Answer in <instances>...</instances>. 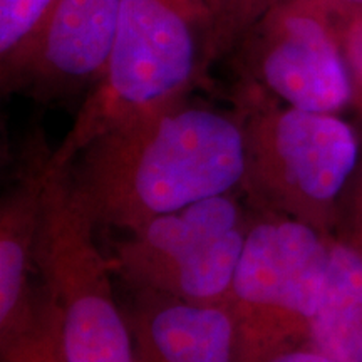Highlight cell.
<instances>
[{
	"label": "cell",
	"instance_id": "cell-12",
	"mask_svg": "<svg viewBox=\"0 0 362 362\" xmlns=\"http://www.w3.org/2000/svg\"><path fill=\"white\" fill-rule=\"evenodd\" d=\"M59 0H0V64L2 78L33 51Z\"/></svg>",
	"mask_w": 362,
	"mask_h": 362
},
{
	"label": "cell",
	"instance_id": "cell-7",
	"mask_svg": "<svg viewBox=\"0 0 362 362\" xmlns=\"http://www.w3.org/2000/svg\"><path fill=\"white\" fill-rule=\"evenodd\" d=\"M332 2H280L247 34L253 78L287 106L336 115L354 98L341 30L329 16Z\"/></svg>",
	"mask_w": 362,
	"mask_h": 362
},
{
	"label": "cell",
	"instance_id": "cell-1",
	"mask_svg": "<svg viewBox=\"0 0 362 362\" xmlns=\"http://www.w3.org/2000/svg\"><path fill=\"white\" fill-rule=\"evenodd\" d=\"M76 158L72 187L94 225L131 232L243 185V116L181 101L99 134Z\"/></svg>",
	"mask_w": 362,
	"mask_h": 362
},
{
	"label": "cell",
	"instance_id": "cell-16",
	"mask_svg": "<svg viewBox=\"0 0 362 362\" xmlns=\"http://www.w3.org/2000/svg\"><path fill=\"white\" fill-rule=\"evenodd\" d=\"M269 362H337L330 357L320 354L310 347H298V349H292L287 352H282V354L275 356L274 359Z\"/></svg>",
	"mask_w": 362,
	"mask_h": 362
},
{
	"label": "cell",
	"instance_id": "cell-17",
	"mask_svg": "<svg viewBox=\"0 0 362 362\" xmlns=\"http://www.w3.org/2000/svg\"><path fill=\"white\" fill-rule=\"evenodd\" d=\"M235 0H206L208 7H210L211 16H214V35H211V44H210V54H211V45H214L216 35L220 34V30L223 29L226 19H228L230 12H232Z\"/></svg>",
	"mask_w": 362,
	"mask_h": 362
},
{
	"label": "cell",
	"instance_id": "cell-18",
	"mask_svg": "<svg viewBox=\"0 0 362 362\" xmlns=\"http://www.w3.org/2000/svg\"><path fill=\"white\" fill-rule=\"evenodd\" d=\"M337 2H344V4H356V6H361L362 0H337Z\"/></svg>",
	"mask_w": 362,
	"mask_h": 362
},
{
	"label": "cell",
	"instance_id": "cell-11",
	"mask_svg": "<svg viewBox=\"0 0 362 362\" xmlns=\"http://www.w3.org/2000/svg\"><path fill=\"white\" fill-rule=\"evenodd\" d=\"M337 362H362V248L332 238L327 279L307 346Z\"/></svg>",
	"mask_w": 362,
	"mask_h": 362
},
{
	"label": "cell",
	"instance_id": "cell-13",
	"mask_svg": "<svg viewBox=\"0 0 362 362\" xmlns=\"http://www.w3.org/2000/svg\"><path fill=\"white\" fill-rule=\"evenodd\" d=\"M0 351L2 362H66L59 349L56 329L45 302L25 329L0 341Z\"/></svg>",
	"mask_w": 362,
	"mask_h": 362
},
{
	"label": "cell",
	"instance_id": "cell-9",
	"mask_svg": "<svg viewBox=\"0 0 362 362\" xmlns=\"http://www.w3.org/2000/svg\"><path fill=\"white\" fill-rule=\"evenodd\" d=\"M129 317L139 362H237L226 307L148 296Z\"/></svg>",
	"mask_w": 362,
	"mask_h": 362
},
{
	"label": "cell",
	"instance_id": "cell-10",
	"mask_svg": "<svg viewBox=\"0 0 362 362\" xmlns=\"http://www.w3.org/2000/svg\"><path fill=\"white\" fill-rule=\"evenodd\" d=\"M47 173L49 156L22 176L0 206V341L25 329L40 309L33 300L30 272L35 267Z\"/></svg>",
	"mask_w": 362,
	"mask_h": 362
},
{
	"label": "cell",
	"instance_id": "cell-14",
	"mask_svg": "<svg viewBox=\"0 0 362 362\" xmlns=\"http://www.w3.org/2000/svg\"><path fill=\"white\" fill-rule=\"evenodd\" d=\"M284 0H235L232 12L226 19L223 29L216 35L214 45H211L210 59L228 51L238 39L253 29L257 22H260L272 8L277 7Z\"/></svg>",
	"mask_w": 362,
	"mask_h": 362
},
{
	"label": "cell",
	"instance_id": "cell-6",
	"mask_svg": "<svg viewBox=\"0 0 362 362\" xmlns=\"http://www.w3.org/2000/svg\"><path fill=\"white\" fill-rule=\"evenodd\" d=\"M247 230L232 193L218 194L131 230L111 265L139 293L228 309Z\"/></svg>",
	"mask_w": 362,
	"mask_h": 362
},
{
	"label": "cell",
	"instance_id": "cell-15",
	"mask_svg": "<svg viewBox=\"0 0 362 362\" xmlns=\"http://www.w3.org/2000/svg\"><path fill=\"white\" fill-rule=\"evenodd\" d=\"M341 44L351 71L354 98L359 99L362 106V16L354 17L344 25L341 30Z\"/></svg>",
	"mask_w": 362,
	"mask_h": 362
},
{
	"label": "cell",
	"instance_id": "cell-19",
	"mask_svg": "<svg viewBox=\"0 0 362 362\" xmlns=\"http://www.w3.org/2000/svg\"><path fill=\"white\" fill-rule=\"evenodd\" d=\"M361 210H362V187H361ZM362 248V247H361Z\"/></svg>",
	"mask_w": 362,
	"mask_h": 362
},
{
	"label": "cell",
	"instance_id": "cell-5",
	"mask_svg": "<svg viewBox=\"0 0 362 362\" xmlns=\"http://www.w3.org/2000/svg\"><path fill=\"white\" fill-rule=\"evenodd\" d=\"M243 187L274 215L330 235L339 197L359 158L354 129L332 112L275 107L260 96L243 115Z\"/></svg>",
	"mask_w": 362,
	"mask_h": 362
},
{
	"label": "cell",
	"instance_id": "cell-3",
	"mask_svg": "<svg viewBox=\"0 0 362 362\" xmlns=\"http://www.w3.org/2000/svg\"><path fill=\"white\" fill-rule=\"evenodd\" d=\"M96 228L72 187L71 165L49 156L35 269L61 354L66 362H139Z\"/></svg>",
	"mask_w": 362,
	"mask_h": 362
},
{
	"label": "cell",
	"instance_id": "cell-8",
	"mask_svg": "<svg viewBox=\"0 0 362 362\" xmlns=\"http://www.w3.org/2000/svg\"><path fill=\"white\" fill-rule=\"evenodd\" d=\"M123 0H59L33 51L2 78L4 89L51 99L96 86L106 69Z\"/></svg>",
	"mask_w": 362,
	"mask_h": 362
},
{
	"label": "cell",
	"instance_id": "cell-2",
	"mask_svg": "<svg viewBox=\"0 0 362 362\" xmlns=\"http://www.w3.org/2000/svg\"><path fill=\"white\" fill-rule=\"evenodd\" d=\"M214 27L206 0H123L106 69L52 160L71 165L99 134L185 101Z\"/></svg>",
	"mask_w": 362,
	"mask_h": 362
},
{
	"label": "cell",
	"instance_id": "cell-4",
	"mask_svg": "<svg viewBox=\"0 0 362 362\" xmlns=\"http://www.w3.org/2000/svg\"><path fill=\"white\" fill-rule=\"evenodd\" d=\"M332 237L274 215L247 230L228 312L237 362H269L307 346L322 298Z\"/></svg>",
	"mask_w": 362,
	"mask_h": 362
}]
</instances>
